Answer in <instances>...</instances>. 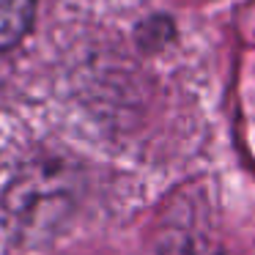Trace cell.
<instances>
[{
  "label": "cell",
  "mask_w": 255,
  "mask_h": 255,
  "mask_svg": "<svg viewBox=\"0 0 255 255\" xmlns=\"http://www.w3.org/2000/svg\"><path fill=\"white\" fill-rule=\"evenodd\" d=\"M33 0H0V52L22 41L33 22Z\"/></svg>",
  "instance_id": "cell-1"
}]
</instances>
